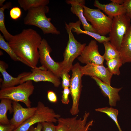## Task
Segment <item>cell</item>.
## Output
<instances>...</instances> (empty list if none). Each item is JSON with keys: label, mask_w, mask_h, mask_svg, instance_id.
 <instances>
[{"label": "cell", "mask_w": 131, "mask_h": 131, "mask_svg": "<svg viewBox=\"0 0 131 131\" xmlns=\"http://www.w3.org/2000/svg\"><path fill=\"white\" fill-rule=\"evenodd\" d=\"M42 39L36 31L29 28L13 35L8 42L23 63L34 68L37 67L39 60L38 48Z\"/></svg>", "instance_id": "cell-1"}, {"label": "cell", "mask_w": 131, "mask_h": 131, "mask_svg": "<svg viewBox=\"0 0 131 131\" xmlns=\"http://www.w3.org/2000/svg\"><path fill=\"white\" fill-rule=\"evenodd\" d=\"M49 11V8L47 6L31 8L28 11L24 18V24L39 27L44 34H60V31L51 23L50 18H48L46 15Z\"/></svg>", "instance_id": "cell-2"}, {"label": "cell", "mask_w": 131, "mask_h": 131, "mask_svg": "<svg viewBox=\"0 0 131 131\" xmlns=\"http://www.w3.org/2000/svg\"><path fill=\"white\" fill-rule=\"evenodd\" d=\"M34 89L32 81H28L16 86L1 89L0 99L6 98L12 101L21 102L27 107H30L31 102L29 98Z\"/></svg>", "instance_id": "cell-3"}, {"label": "cell", "mask_w": 131, "mask_h": 131, "mask_svg": "<svg viewBox=\"0 0 131 131\" xmlns=\"http://www.w3.org/2000/svg\"><path fill=\"white\" fill-rule=\"evenodd\" d=\"M36 107L33 115L13 131H28L30 127L36 123L44 122L56 123L57 119L60 117V114L41 101L38 102Z\"/></svg>", "instance_id": "cell-4"}, {"label": "cell", "mask_w": 131, "mask_h": 131, "mask_svg": "<svg viewBox=\"0 0 131 131\" xmlns=\"http://www.w3.org/2000/svg\"><path fill=\"white\" fill-rule=\"evenodd\" d=\"M65 27L68 35L69 39L63 53L64 59L59 63L62 72L68 73L73 67L74 60L80 55L86 44H82L75 39L71 29L66 23Z\"/></svg>", "instance_id": "cell-5"}, {"label": "cell", "mask_w": 131, "mask_h": 131, "mask_svg": "<svg viewBox=\"0 0 131 131\" xmlns=\"http://www.w3.org/2000/svg\"><path fill=\"white\" fill-rule=\"evenodd\" d=\"M82 6L84 15L87 20L90 22L96 33L105 36L109 34L111 28L113 18L107 16L98 9L90 8Z\"/></svg>", "instance_id": "cell-6"}, {"label": "cell", "mask_w": 131, "mask_h": 131, "mask_svg": "<svg viewBox=\"0 0 131 131\" xmlns=\"http://www.w3.org/2000/svg\"><path fill=\"white\" fill-rule=\"evenodd\" d=\"M131 26V20L126 14L113 18L108 37L109 41L119 51L123 39Z\"/></svg>", "instance_id": "cell-7"}, {"label": "cell", "mask_w": 131, "mask_h": 131, "mask_svg": "<svg viewBox=\"0 0 131 131\" xmlns=\"http://www.w3.org/2000/svg\"><path fill=\"white\" fill-rule=\"evenodd\" d=\"M81 66L77 62L73 65L71 69L72 76L69 88L72 99V104L70 110L71 114L76 115L79 112V103L82 88V78L83 75Z\"/></svg>", "instance_id": "cell-8"}, {"label": "cell", "mask_w": 131, "mask_h": 131, "mask_svg": "<svg viewBox=\"0 0 131 131\" xmlns=\"http://www.w3.org/2000/svg\"><path fill=\"white\" fill-rule=\"evenodd\" d=\"M38 50L39 60L41 66L60 78L62 71L59 63L55 61L50 57V53L52 49L45 39H42Z\"/></svg>", "instance_id": "cell-9"}, {"label": "cell", "mask_w": 131, "mask_h": 131, "mask_svg": "<svg viewBox=\"0 0 131 131\" xmlns=\"http://www.w3.org/2000/svg\"><path fill=\"white\" fill-rule=\"evenodd\" d=\"M31 71L29 75L22 79L21 84L28 81L35 82H47L51 83L56 87H58L61 84L59 78L41 66L32 68Z\"/></svg>", "instance_id": "cell-10"}, {"label": "cell", "mask_w": 131, "mask_h": 131, "mask_svg": "<svg viewBox=\"0 0 131 131\" xmlns=\"http://www.w3.org/2000/svg\"><path fill=\"white\" fill-rule=\"evenodd\" d=\"M77 58L81 63L86 65L93 63L103 65L104 60L103 56L99 53L96 41L94 40H91L85 46Z\"/></svg>", "instance_id": "cell-11"}, {"label": "cell", "mask_w": 131, "mask_h": 131, "mask_svg": "<svg viewBox=\"0 0 131 131\" xmlns=\"http://www.w3.org/2000/svg\"><path fill=\"white\" fill-rule=\"evenodd\" d=\"M81 68L83 75L97 77L103 82L111 85L113 74L103 65L89 64L84 66H81Z\"/></svg>", "instance_id": "cell-12"}, {"label": "cell", "mask_w": 131, "mask_h": 131, "mask_svg": "<svg viewBox=\"0 0 131 131\" xmlns=\"http://www.w3.org/2000/svg\"><path fill=\"white\" fill-rule=\"evenodd\" d=\"M12 106L13 114L10 120V123L15 129L31 117L34 114L36 107L24 108L18 102L13 101Z\"/></svg>", "instance_id": "cell-13"}, {"label": "cell", "mask_w": 131, "mask_h": 131, "mask_svg": "<svg viewBox=\"0 0 131 131\" xmlns=\"http://www.w3.org/2000/svg\"><path fill=\"white\" fill-rule=\"evenodd\" d=\"M8 65L4 61H0V72L3 79L0 85L1 89L21 84L22 79L29 75L31 72H23L19 74L16 77L12 76L7 71Z\"/></svg>", "instance_id": "cell-14"}, {"label": "cell", "mask_w": 131, "mask_h": 131, "mask_svg": "<svg viewBox=\"0 0 131 131\" xmlns=\"http://www.w3.org/2000/svg\"><path fill=\"white\" fill-rule=\"evenodd\" d=\"M66 2L67 4L71 5V11L78 17L84 31L96 33L91 24L88 23L84 15V8L82 5L85 4V1L84 0H66Z\"/></svg>", "instance_id": "cell-15"}, {"label": "cell", "mask_w": 131, "mask_h": 131, "mask_svg": "<svg viewBox=\"0 0 131 131\" xmlns=\"http://www.w3.org/2000/svg\"><path fill=\"white\" fill-rule=\"evenodd\" d=\"M91 77L95 81L103 95L108 98L109 105L111 106H115L117 102L120 99L118 93L122 87L119 88L113 87L111 85L103 82L97 77Z\"/></svg>", "instance_id": "cell-16"}, {"label": "cell", "mask_w": 131, "mask_h": 131, "mask_svg": "<svg viewBox=\"0 0 131 131\" xmlns=\"http://www.w3.org/2000/svg\"><path fill=\"white\" fill-rule=\"evenodd\" d=\"M94 5L113 18L116 16L126 13L125 9L122 4L113 2L107 4H103L100 3L98 0H96Z\"/></svg>", "instance_id": "cell-17"}, {"label": "cell", "mask_w": 131, "mask_h": 131, "mask_svg": "<svg viewBox=\"0 0 131 131\" xmlns=\"http://www.w3.org/2000/svg\"><path fill=\"white\" fill-rule=\"evenodd\" d=\"M119 51L123 64L131 62V26L123 39Z\"/></svg>", "instance_id": "cell-18"}, {"label": "cell", "mask_w": 131, "mask_h": 131, "mask_svg": "<svg viewBox=\"0 0 131 131\" xmlns=\"http://www.w3.org/2000/svg\"><path fill=\"white\" fill-rule=\"evenodd\" d=\"M90 115L89 112H85L83 118L77 119V115L72 117L70 125V131H88L93 124L92 120L87 123Z\"/></svg>", "instance_id": "cell-19"}, {"label": "cell", "mask_w": 131, "mask_h": 131, "mask_svg": "<svg viewBox=\"0 0 131 131\" xmlns=\"http://www.w3.org/2000/svg\"><path fill=\"white\" fill-rule=\"evenodd\" d=\"M13 101L6 98L1 99L0 103V123L2 124H10V120L7 117V113L9 111L10 114L13 112L12 106Z\"/></svg>", "instance_id": "cell-20"}, {"label": "cell", "mask_w": 131, "mask_h": 131, "mask_svg": "<svg viewBox=\"0 0 131 131\" xmlns=\"http://www.w3.org/2000/svg\"><path fill=\"white\" fill-rule=\"evenodd\" d=\"M81 24L79 22L74 23L72 26V31L75 32L77 34H84L93 37L100 43H103L105 42L109 41L110 39L108 37L101 35L96 33L82 30L80 27Z\"/></svg>", "instance_id": "cell-21"}, {"label": "cell", "mask_w": 131, "mask_h": 131, "mask_svg": "<svg viewBox=\"0 0 131 131\" xmlns=\"http://www.w3.org/2000/svg\"><path fill=\"white\" fill-rule=\"evenodd\" d=\"M11 7V3L9 2H6L0 8V30L3 34L4 38L8 42L13 35L9 33L5 27L4 11L5 9H8Z\"/></svg>", "instance_id": "cell-22"}, {"label": "cell", "mask_w": 131, "mask_h": 131, "mask_svg": "<svg viewBox=\"0 0 131 131\" xmlns=\"http://www.w3.org/2000/svg\"><path fill=\"white\" fill-rule=\"evenodd\" d=\"M18 3L20 7L25 11L31 8L41 6H47L49 2L48 0H18Z\"/></svg>", "instance_id": "cell-23"}, {"label": "cell", "mask_w": 131, "mask_h": 131, "mask_svg": "<svg viewBox=\"0 0 131 131\" xmlns=\"http://www.w3.org/2000/svg\"><path fill=\"white\" fill-rule=\"evenodd\" d=\"M105 51L103 55L104 60L106 61L111 59L120 58L119 51L109 41L103 43Z\"/></svg>", "instance_id": "cell-24"}, {"label": "cell", "mask_w": 131, "mask_h": 131, "mask_svg": "<svg viewBox=\"0 0 131 131\" xmlns=\"http://www.w3.org/2000/svg\"><path fill=\"white\" fill-rule=\"evenodd\" d=\"M123 61L121 58L106 61V64L109 71L113 75H119L120 74V68L122 66Z\"/></svg>", "instance_id": "cell-25"}, {"label": "cell", "mask_w": 131, "mask_h": 131, "mask_svg": "<svg viewBox=\"0 0 131 131\" xmlns=\"http://www.w3.org/2000/svg\"><path fill=\"white\" fill-rule=\"evenodd\" d=\"M95 111L106 114L115 122L119 131H122L117 120V116L119 113L117 109L112 107H106L97 108L95 109Z\"/></svg>", "instance_id": "cell-26"}, {"label": "cell", "mask_w": 131, "mask_h": 131, "mask_svg": "<svg viewBox=\"0 0 131 131\" xmlns=\"http://www.w3.org/2000/svg\"><path fill=\"white\" fill-rule=\"evenodd\" d=\"M0 48L5 51L10 58L15 61H19L23 63L22 60L16 55L9 46L8 42H6L4 36L0 33Z\"/></svg>", "instance_id": "cell-27"}, {"label": "cell", "mask_w": 131, "mask_h": 131, "mask_svg": "<svg viewBox=\"0 0 131 131\" xmlns=\"http://www.w3.org/2000/svg\"><path fill=\"white\" fill-rule=\"evenodd\" d=\"M72 117H60L57 119V125L56 126V131H70V125Z\"/></svg>", "instance_id": "cell-28"}, {"label": "cell", "mask_w": 131, "mask_h": 131, "mask_svg": "<svg viewBox=\"0 0 131 131\" xmlns=\"http://www.w3.org/2000/svg\"><path fill=\"white\" fill-rule=\"evenodd\" d=\"M68 72H62L60 77L62 79V86L63 88L65 87H69L71 79Z\"/></svg>", "instance_id": "cell-29"}, {"label": "cell", "mask_w": 131, "mask_h": 131, "mask_svg": "<svg viewBox=\"0 0 131 131\" xmlns=\"http://www.w3.org/2000/svg\"><path fill=\"white\" fill-rule=\"evenodd\" d=\"M20 8L18 7H14L12 8L10 11V16L12 19L16 20L19 18L21 15Z\"/></svg>", "instance_id": "cell-30"}, {"label": "cell", "mask_w": 131, "mask_h": 131, "mask_svg": "<svg viewBox=\"0 0 131 131\" xmlns=\"http://www.w3.org/2000/svg\"><path fill=\"white\" fill-rule=\"evenodd\" d=\"M62 91V95L61 99L62 103L65 105L68 104L70 102L69 95L70 94L69 87H65L63 88Z\"/></svg>", "instance_id": "cell-31"}, {"label": "cell", "mask_w": 131, "mask_h": 131, "mask_svg": "<svg viewBox=\"0 0 131 131\" xmlns=\"http://www.w3.org/2000/svg\"><path fill=\"white\" fill-rule=\"evenodd\" d=\"M41 123L42 126V131H56V126L53 123L44 122Z\"/></svg>", "instance_id": "cell-32"}, {"label": "cell", "mask_w": 131, "mask_h": 131, "mask_svg": "<svg viewBox=\"0 0 131 131\" xmlns=\"http://www.w3.org/2000/svg\"><path fill=\"white\" fill-rule=\"evenodd\" d=\"M122 5L126 10V14L131 20V0H124Z\"/></svg>", "instance_id": "cell-33"}, {"label": "cell", "mask_w": 131, "mask_h": 131, "mask_svg": "<svg viewBox=\"0 0 131 131\" xmlns=\"http://www.w3.org/2000/svg\"><path fill=\"white\" fill-rule=\"evenodd\" d=\"M47 96L48 100L50 102L56 103L57 102V96L53 91L51 90L48 91L47 92Z\"/></svg>", "instance_id": "cell-34"}, {"label": "cell", "mask_w": 131, "mask_h": 131, "mask_svg": "<svg viewBox=\"0 0 131 131\" xmlns=\"http://www.w3.org/2000/svg\"><path fill=\"white\" fill-rule=\"evenodd\" d=\"M15 129V127L10 124H5L0 123V131H13Z\"/></svg>", "instance_id": "cell-35"}, {"label": "cell", "mask_w": 131, "mask_h": 131, "mask_svg": "<svg viewBox=\"0 0 131 131\" xmlns=\"http://www.w3.org/2000/svg\"><path fill=\"white\" fill-rule=\"evenodd\" d=\"M42 126L41 123H37V126L34 127L33 125L31 126L29 129L28 131H41Z\"/></svg>", "instance_id": "cell-36"}, {"label": "cell", "mask_w": 131, "mask_h": 131, "mask_svg": "<svg viewBox=\"0 0 131 131\" xmlns=\"http://www.w3.org/2000/svg\"><path fill=\"white\" fill-rule=\"evenodd\" d=\"M110 1L112 2L118 4L122 5L123 3L124 0H111Z\"/></svg>", "instance_id": "cell-37"}, {"label": "cell", "mask_w": 131, "mask_h": 131, "mask_svg": "<svg viewBox=\"0 0 131 131\" xmlns=\"http://www.w3.org/2000/svg\"><path fill=\"white\" fill-rule=\"evenodd\" d=\"M5 0H0V7H2L4 5L3 3L6 1Z\"/></svg>", "instance_id": "cell-38"}]
</instances>
